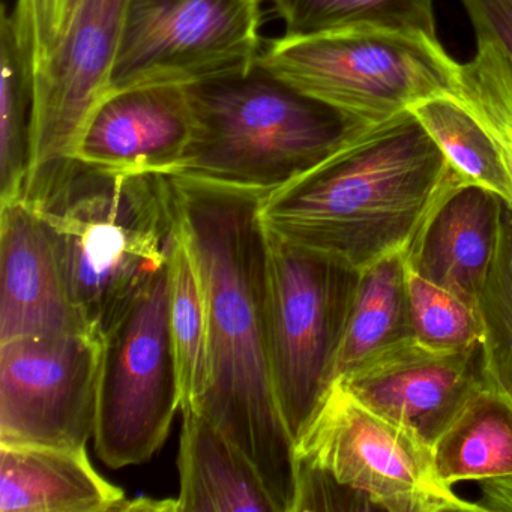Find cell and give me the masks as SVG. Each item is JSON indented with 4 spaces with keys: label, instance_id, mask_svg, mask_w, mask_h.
I'll list each match as a JSON object with an SVG mask.
<instances>
[{
    "label": "cell",
    "instance_id": "1",
    "mask_svg": "<svg viewBox=\"0 0 512 512\" xmlns=\"http://www.w3.org/2000/svg\"><path fill=\"white\" fill-rule=\"evenodd\" d=\"M181 226L202 269L209 305V385L202 412L250 458L292 512L293 440L275 395L269 343V191L170 173Z\"/></svg>",
    "mask_w": 512,
    "mask_h": 512
},
{
    "label": "cell",
    "instance_id": "2",
    "mask_svg": "<svg viewBox=\"0 0 512 512\" xmlns=\"http://www.w3.org/2000/svg\"><path fill=\"white\" fill-rule=\"evenodd\" d=\"M461 185L464 179L409 110L269 191L260 215L269 232L364 269L409 253Z\"/></svg>",
    "mask_w": 512,
    "mask_h": 512
},
{
    "label": "cell",
    "instance_id": "3",
    "mask_svg": "<svg viewBox=\"0 0 512 512\" xmlns=\"http://www.w3.org/2000/svg\"><path fill=\"white\" fill-rule=\"evenodd\" d=\"M20 200L43 218L71 299L101 335L166 268L178 235L170 173L113 172L71 158L32 176Z\"/></svg>",
    "mask_w": 512,
    "mask_h": 512
},
{
    "label": "cell",
    "instance_id": "4",
    "mask_svg": "<svg viewBox=\"0 0 512 512\" xmlns=\"http://www.w3.org/2000/svg\"><path fill=\"white\" fill-rule=\"evenodd\" d=\"M187 92L193 137L175 173L221 184L277 190L373 128L304 94L259 61Z\"/></svg>",
    "mask_w": 512,
    "mask_h": 512
},
{
    "label": "cell",
    "instance_id": "5",
    "mask_svg": "<svg viewBox=\"0 0 512 512\" xmlns=\"http://www.w3.org/2000/svg\"><path fill=\"white\" fill-rule=\"evenodd\" d=\"M292 512H485L437 473L430 443L409 425L332 383L293 443Z\"/></svg>",
    "mask_w": 512,
    "mask_h": 512
},
{
    "label": "cell",
    "instance_id": "6",
    "mask_svg": "<svg viewBox=\"0 0 512 512\" xmlns=\"http://www.w3.org/2000/svg\"><path fill=\"white\" fill-rule=\"evenodd\" d=\"M257 61L299 91L370 127L440 95H457L461 64L439 38L346 31L280 37Z\"/></svg>",
    "mask_w": 512,
    "mask_h": 512
},
{
    "label": "cell",
    "instance_id": "7",
    "mask_svg": "<svg viewBox=\"0 0 512 512\" xmlns=\"http://www.w3.org/2000/svg\"><path fill=\"white\" fill-rule=\"evenodd\" d=\"M268 245L272 377L295 443L335 382L359 269L269 230Z\"/></svg>",
    "mask_w": 512,
    "mask_h": 512
},
{
    "label": "cell",
    "instance_id": "8",
    "mask_svg": "<svg viewBox=\"0 0 512 512\" xmlns=\"http://www.w3.org/2000/svg\"><path fill=\"white\" fill-rule=\"evenodd\" d=\"M179 409L167 263L103 332L98 457L110 469L146 463L166 442Z\"/></svg>",
    "mask_w": 512,
    "mask_h": 512
},
{
    "label": "cell",
    "instance_id": "9",
    "mask_svg": "<svg viewBox=\"0 0 512 512\" xmlns=\"http://www.w3.org/2000/svg\"><path fill=\"white\" fill-rule=\"evenodd\" d=\"M262 0H128L104 95L242 73L260 53Z\"/></svg>",
    "mask_w": 512,
    "mask_h": 512
},
{
    "label": "cell",
    "instance_id": "10",
    "mask_svg": "<svg viewBox=\"0 0 512 512\" xmlns=\"http://www.w3.org/2000/svg\"><path fill=\"white\" fill-rule=\"evenodd\" d=\"M103 335L0 343V445L86 448L97 424Z\"/></svg>",
    "mask_w": 512,
    "mask_h": 512
},
{
    "label": "cell",
    "instance_id": "11",
    "mask_svg": "<svg viewBox=\"0 0 512 512\" xmlns=\"http://www.w3.org/2000/svg\"><path fill=\"white\" fill-rule=\"evenodd\" d=\"M127 2L82 0L62 43L38 62L29 179L74 158L80 130L106 92Z\"/></svg>",
    "mask_w": 512,
    "mask_h": 512
},
{
    "label": "cell",
    "instance_id": "12",
    "mask_svg": "<svg viewBox=\"0 0 512 512\" xmlns=\"http://www.w3.org/2000/svg\"><path fill=\"white\" fill-rule=\"evenodd\" d=\"M365 406L403 422L428 443L485 383L482 346L443 350L406 337L335 380Z\"/></svg>",
    "mask_w": 512,
    "mask_h": 512
},
{
    "label": "cell",
    "instance_id": "13",
    "mask_svg": "<svg viewBox=\"0 0 512 512\" xmlns=\"http://www.w3.org/2000/svg\"><path fill=\"white\" fill-rule=\"evenodd\" d=\"M193 137L185 86L103 95L80 130L73 157L113 172L175 173Z\"/></svg>",
    "mask_w": 512,
    "mask_h": 512
},
{
    "label": "cell",
    "instance_id": "14",
    "mask_svg": "<svg viewBox=\"0 0 512 512\" xmlns=\"http://www.w3.org/2000/svg\"><path fill=\"white\" fill-rule=\"evenodd\" d=\"M82 329L43 218L25 200L0 203V343Z\"/></svg>",
    "mask_w": 512,
    "mask_h": 512
},
{
    "label": "cell",
    "instance_id": "15",
    "mask_svg": "<svg viewBox=\"0 0 512 512\" xmlns=\"http://www.w3.org/2000/svg\"><path fill=\"white\" fill-rule=\"evenodd\" d=\"M505 202L466 184L449 194L407 254L413 271L478 304L499 242Z\"/></svg>",
    "mask_w": 512,
    "mask_h": 512
},
{
    "label": "cell",
    "instance_id": "16",
    "mask_svg": "<svg viewBox=\"0 0 512 512\" xmlns=\"http://www.w3.org/2000/svg\"><path fill=\"white\" fill-rule=\"evenodd\" d=\"M127 500L86 448L0 445L2 512H125Z\"/></svg>",
    "mask_w": 512,
    "mask_h": 512
},
{
    "label": "cell",
    "instance_id": "17",
    "mask_svg": "<svg viewBox=\"0 0 512 512\" xmlns=\"http://www.w3.org/2000/svg\"><path fill=\"white\" fill-rule=\"evenodd\" d=\"M178 511L280 512L259 470L202 410L182 409Z\"/></svg>",
    "mask_w": 512,
    "mask_h": 512
},
{
    "label": "cell",
    "instance_id": "18",
    "mask_svg": "<svg viewBox=\"0 0 512 512\" xmlns=\"http://www.w3.org/2000/svg\"><path fill=\"white\" fill-rule=\"evenodd\" d=\"M37 31L31 0L0 17V203L20 200L32 166Z\"/></svg>",
    "mask_w": 512,
    "mask_h": 512
},
{
    "label": "cell",
    "instance_id": "19",
    "mask_svg": "<svg viewBox=\"0 0 512 512\" xmlns=\"http://www.w3.org/2000/svg\"><path fill=\"white\" fill-rule=\"evenodd\" d=\"M445 484L512 478V398L487 380L431 443Z\"/></svg>",
    "mask_w": 512,
    "mask_h": 512
},
{
    "label": "cell",
    "instance_id": "20",
    "mask_svg": "<svg viewBox=\"0 0 512 512\" xmlns=\"http://www.w3.org/2000/svg\"><path fill=\"white\" fill-rule=\"evenodd\" d=\"M407 254L395 253L359 269L335 380L385 347L409 337Z\"/></svg>",
    "mask_w": 512,
    "mask_h": 512
},
{
    "label": "cell",
    "instance_id": "21",
    "mask_svg": "<svg viewBox=\"0 0 512 512\" xmlns=\"http://www.w3.org/2000/svg\"><path fill=\"white\" fill-rule=\"evenodd\" d=\"M170 325L181 410H202L209 385V305L199 260L181 226L169 257Z\"/></svg>",
    "mask_w": 512,
    "mask_h": 512
},
{
    "label": "cell",
    "instance_id": "22",
    "mask_svg": "<svg viewBox=\"0 0 512 512\" xmlns=\"http://www.w3.org/2000/svg\"><path fill=\"white\" fill-rule=\"evenodd\" d=\"M283 22V37L346 31L410 32L437 37L433 0H262Z\"/></svg>",
    "mask_w": 512,
    "mask_h": 512
},
{
    "label": "cell",
    "instance_id": "23",
    "mask_svg": "<svg viewBox=\"0 0 512 512\" xmlns=\"http://www.w3.org/2000/svg\"><path fill=\"white\" fill-rule=\"evenodd\" d=\"M466 184L487 188L512 205V175L494 137L452 95L422 101L410 109Z\"/></svg>",
    "mask_w": 512,
    "mask_h": 512
},
{
    "label": "cell",
    "instance_id": "24",
    "mask_svg": "<svg viewBox=\"0 0 512 512\" xmlns=\"http://www.w3.org/2000/svg\"><path fill=\"white\" fill-rule=\"evenodd\" d=\"M409 337L443 350L478 349L484 343V322L476 302L431 283L407 263Z\"/></svg>",
    "mask_w": 512,
    "mask_h": 512
},
{
    "label": "cell",
    "instance_id": "25",
    "mask_svg": "<svg viewBox=\"0 0 512 512\" xmlns=\"http://www.w3.org/2000/svg\"><path fill=\"white\" fill-rule=\"evenodd\" d=\"M478 305L485 329V377L512 398V205L508 203L503 208L496 254Z\"/></svg>",
    "mask_w": 512,
    "mask_h": 512
},
{
    "label": "cell",
    "instance_id": "26",
    "mask_svg": "<svg viewBox=\"0 0 512 512\" xmlns=\"http://www.w3.org/2000/svg\"><path fill=\"white\" fill-rule=\"evenodd\" d=\"M455 97L494 137L512 175V62L488 41L476 43V53L461 65Z\"/></svg>",
    "mask_w": 512,
    "mask_h": 512
},
{
    "label": "cell",
    "instance_id": "27",
    "mask_svg": "<svg viewBox=\"0 0 512 512\" xmlns=\"http://www.w3.org/2000/svg\"><path fill=\"white\" fill-rule=\"evenodd\" d=\"M476 41L499 47L512 62V0H460Z\"/></svg>",
    "mask_w": 512,
    "mask_h": 512
},
{
    "label": "cell",
    "instance_id": "28",
    "mask_svg": "<svg viewBox=\"0 0 512 512\" xmlns=\"http://www.w3.org/2000/svg\"><path fill=\"white\" fill-rule=\"evenodd\" d=\"M37 31V64L64 40L82 0H31Z\"/></svg>",
    "mask_w": 512,
    "mask_h": 512
},
{
    "label": "cell",
    "instance_id": "29",
    "mask_svg": "<svg viewBox=\"0 0 512 512\" xmlns=\"http://www.w3.org/2000/svg\"><path fill=\"white\" fill-rule=\"evenodd\" d=\"M478 503L485 512H512V478L479 482Z\"/></svg>",
    "mask_w": 512,
    "mask_h": 512
}]
</instances>
